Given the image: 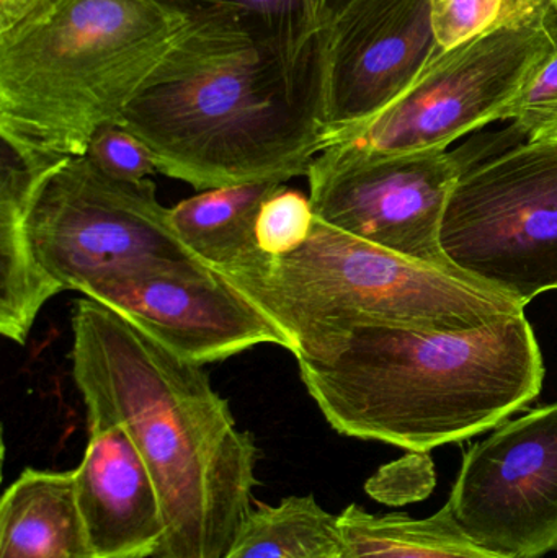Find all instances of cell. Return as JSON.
<instances>
[{"instance_id":"2e32d148","label":"cell","mask_w":557,"mask_h":558,"mask_svg":"<svg viewBox=\"0 0 557 558\" xmlns=\"http://www.w3.org/2000/svg\"><path fill=\"white\" fill-rule=\"evenodd\" d=\"M281 182L208 190L169 209L173 232L190 252L219 274L244 270L267 254L255 238L258 211Z\"/></svg>"},{"instance_id":"ba28073f","label":"cell","mask_w":557,"mask_h":558,"mask_svg":"<svg viewBox=\"0 0 557 558\" xmlns=\"http://www.w3.org/2000/svg\"><path fill=\"white\" fill-rule=\"evenodd\" d=\"M556 46L557 13L494 29L434 54L398 100L327 147L370 157L441 153L460 137L500 121V111Z\"/></svg>"},{"instance_id":"d6986e66","label":"cell","mask_w":557,"mask_h":558,"mask_svg":"<svg viewBox=\"0 0 557 558\" xmlns=\"http://www.w3.org/2000/svg\"><path fill=\"white\" fill-rule=\"evenodd\" d=\"M552 0H431L435 54H444L504 26L556 15Z\"/></svg>"},{"instance_id":"44dd1931","label":"cell","mask_w":557,"mask_h":558,"mask_svg":"<svg viewBox=\"0 0 557 558\" xmlns=\"http://www.w3.org/2000/svg\"><path fill=\"white\" fill-rule=\"evenodd\" d=\"M316 215L310 196L278 186L258 211L255 238L258 248L270 257L298 251L313 232Z\"/></svg>"},{"instance_id":"d4e9b609","label":"cell","mask_w":557,"mask_h":558,"mask_svg":"<svg viewBox=\"0 0 557 558\" xmlns=\"http://www.w3.org/2000/svg\"><path fill=\"white\" fill-rule=\"evenodd\" d=\"M43 0H0V33L28 16Z\"/></svg>"},{"instance_id":"9a60e30c","label":"cell","mask_w":557,"mask_h":558,"mask_svg":"<svg viewBox=\"0 0 557 558\" xmlns=\"http://www.w3.org/2000/svg\"><path fill=\"white\" fill-rule=\"evenodd\" d=\"M7 144L0 156V333L23 344L49 299L58 295L36 260L26 216L43 173Z\"/></svg>"},{"instance_id":"30bf717a","label":"cell","mask_w":557,"mask_h":558,"mask_svg":"<svg viewBox=\"0 0 557 558\" xmlns=\"http://www.w3.org/2000/svg\"><path fill=\"white\" fill-rule=\"evenodd\" d=\"M448 507L491 553H557V403L497 426L464 456Z\"/></svg>"},{"instance_id":"8992f818","label":"cell","mask_w":557,"mask_h":558,"mask_svg":"<svg viewBox=\"0 0 557 558\" xmlns=\"http://www.w3.org/2000/svg\"><path fill=\"white\" fill-rule=\"evenodd\" d=\"M441 248L461 277L525 307L557 289V136L474 163L451 192Z\"/></svg>"},{"instance_id":"484cf974","label":"cell","mask_w":557,"mask_h":558,"mask_svg":"<svg viewBox=\"0 0 557 558\" xmlns=\"http://www.w3.org/2000/svg\"><path fill=\"white\" fill-rule=\"evenodd\" d=\"M552 2H553V5H555L556 10H557V0H552Z\"/></svg>"},{"instance_id":"cb8c5ba5","label":"cell","mask_w":557,"mask_h":558,"mask_svg":"<svg viewBox=\"0 0 557 558\" xmlns=\"http://www.w3.org/2000/svg\"><path fill=\"white\" fill-rule=\"evenodd\" d=\"M434 487V462L427 452H409L399 461L383 465L366 482L365 490L379 504L399 507L424 500Z\"/></svg>"},{"instance_id":"603a6c76","label":"cell","mask_w":557,"mask_h":558,"mask_svg":"<svg viewBox=\"0 0 557 558\" xmlns=\"http://www.w3.org/2000/svg\"><path fill=\"white\" fill-rule=\"evenodd\" d=\"M85 156L101 172L123 182H141L157 172L149 147L118 121L95 131Z\"/></svg>"},{"instance_id":"ac0fdd59","label":"cell","mask_w":557,"mask_h":558,"mask_svg":"<svg viewBox=\"0 0 557 558\" xmlns=\"http://www.w3.org/2000/svg\"><path fill=\"white\" fill-rule=\"evenodd\" d=\"M350 550L339 517L324 510L313 495L283 498L254 510L225 558H343Z\"/></svg>"},{"instance_id":"5bb4252c","label":"cell","mask_w":557,"mask_h":558,"mask_svg":"<svg viewBox=\"0 0 557 558\" xmlns=\"http://www.w3.org/2000/svg\"><path fill=\"white\" fill-rule=\"evenodd\" d=\"M0 558H98L74 472L26 469L10 485L0 504Z\"/></svg>"},{"instance_id":"8fae6325","label":"cell","mask_w":557,"mask_h":558,"mask_svg":"<svg viewBox=\"0 0 557 558\" xmlns=\"http://www.w3.org/2000/svg\"><path fill=\"white\" fill-rule=\"evenodd\" d=\"M77 292L118 312L198 366L228 360L258 344L291 351L283 330L206 265L114 271L85 282Z\"/></svg>"},{"instance_id":"3957f363","label":"cell","mask_w":557,"mask_h":558,"mask_svg":"<svg viewBox=\"0 0 557 558\" xmlns=\"http://www.w3.org/2000/svg\"><path fill=\"white\" fill-rule=\"evenodd\" d=\"M296 360L336 432L411 452L497 428L540 396L545 379L525 314L468 331L359 325Z\"/></svg>"},{"instance_id":"277c9868","label":"cell","mask_w":557,"mask_h":558,"mask_svg":"<svg viewBox=\"0 0 557 558\" xmlns=\"http://www.w3.org/2000/svg\"><path fill=\"white\" fill-rule=\"evenodd\" d=\"M186 25L156 0H43L0 33V140L33 169L85 156Z\"/></svg>"},{"instance_id":"e0dca14e","label":"cell","mask_w":557,"mask_h":558,"mask_svg":"<svg viewBox=\"0 0 557 558\" xmlns=\"http://www.w3.org/2000/svg\"><path fill=\"white\" fill-rule=\"evenodd\" d=\"M339 527L353 558H509L474 543L448 504L424 520L378 517L350 505L339 514Z\"/></svg>"},{"instance_id":"9c48e42d","label":"cell","mask_w":557,"mask_h":558,"mask_svg":"<svg viewBox=\"0 0 557 558\" xmlns=\"http://www.w3.org/2000/svg\"><path fill=\"white\" fill-rule=\"evenodd\" d=\"M473 160L470 146L392 157L330 146L307 172L311 205L330 228L470 282L445 257L440 234L451 192Z\"/></svg>"},{"instance_id":"5b68a950","label":"cell","mask_w":557,"mask_h":558,"mask_svg":"<svg viewBox=\"0 0 557 558\" xmlns=\"http://www.w3.org/2000/svg\"><path fill=\"white\" fill-rule=\"evenodd\" d=\"M291 341L301 356L359 325L468 331L523 314L522 305L437 268L314 222L310 239L283 257L221 274Z\"/></svg>"},{"instance_id":"7a4b0ae2","label":"cell","mask_w":557,"mask_h":558,"mask_svg":"<svg viewBox=\"0 0 557 558\" xmlns=\"http://www.w3.org/2000/svg\"><path fill=\"white\" fill-rule=\"evenodd\" d=\"M72 374L88 416L123 426L162 508L153 558H225L254 513L258 449L203 366L100 302L72 312Z\"/></svg>"},{"instance_id":"4fadbf2b","label":"cell","mask_w":557,"mask_h":558,"mask_svg":"<svg viewBox=\"0 0 557 558\" xmlns=\"http://www.w3.org/2000/svg\"><path fill=\"white\" fill-rule=\"evenodd\" d=\"M75 498L98 558H153L166 533L153 477L123 426L88 416Z\"/></svg>"},{"instance_id":"6da1fadb","label":"cell","mask_w":557,"mask_h":558,"mask_svg":"<svg viewBox=\"0 0 557 558\" xmlns=\"http://www.w3.org/2000/svg\"><path fill=\"white\" fill-rule=\"evenodd\" d=\"M320 36L192 16L118 123L149 147L157 172L205 192L307 177L327 147Z\"/></svg>"},{"instance_id":"ffe728a7","label":"cell","mask_w":557,"mask_h":558,"mask_svg":"<svg viewBox=\"0 0 557 558\" xmlns=\"http://www.w3.org/2000/svg\"><path fill=\"white\" fill-rule=\"evenodd\" d=\"M180 15L229 13L258 23L288 38L311 41L329 25L337 0H156Z\"/></svg>"},{"instance_id":"7402d4cb","label":"cell","mask_w":557,"mask_h":558,"mask_svg":"<svg viewBox=\"0 0 557 558\" xmlns=\"http://www.w3.org/2000/svg\"><path fill=\"white\" fill-rule=\"evenodd\" d=\"M513 130L529 141L557 136V46L529 84L500 111Z\"/></svg>"},{"instance_id":"52a82bcc","label":"cell","mask_w":557,"mask_h":558,"mask_svg":"<svg viewBox=\"0 0 557 558\" xmlns=\"http://www.w3.org/2000/svg\"><path fill=\"white\" fill-rule=\"evenodd\" d=\"M26 228L36 260L58 294L114 271L206 265L177 238L149 179H113L87 156L43 173Z\"/></svg>"},{"instance_id":"7c38bea8","label":"cell","mask_w":557,"mask_h":558,"mask_svg":"<svg viewBox=\"0 0 557 558\" xmlns=\"http://www.w3.org/2000/svg\"><path fill=\"white\" fill-rule=\"evenodd\" d=\"M435 54L431 0H343L320 36L327 146L398 100Z\"/></svg>"},{"instance_id":"4316f807","label":"cell","mask_w":557,"mask_h":558,"mask_svg":"<svg viewBox=\"0 0 557 558\" xmlns=\"http://www.w3.org/2000/svg\"><path fill=\"white\" fill-rule=\"evenodd\" d=\"M343 558H353V557H352V554H350V556H349V557H343Z\"/></svg>"}]
</instances>
